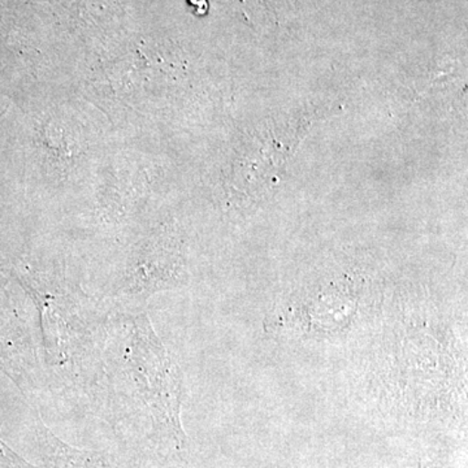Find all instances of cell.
Segmentation results:
<instances>
[{"instance_id":"obj_4","label":"cell","mask_w":468,"mask_h":468,"mask_svg":"<svg viewBox=\"0 0 468 468\" xmlns=\"http://www.w3.org/2000/svg\"><path fill=\"white\" fill-rule=\"evenodd\" d=\"M406 468H423L421 466H410V467H406Z\"/></svg>"},{"instance_id":"obj_3","label":"cell","mask_w":468,"mask_h":468,"mask_svg":"<svg viewBox=\"0 0 468 468\" xmlns=\"http://www.w3.org/2000/svg\"><path fill=\"white\" fill-rule=\"evenodd\" d=\"M42 457L48 468H116L100 452L72 448L58 440L48 428H39Z\"/></svg>"},{"instance_id":"obj_2","label":"cell","mask_w":468,"mask_h":468,"mask_svg":"<svg viewBox=\"0 0 468 468\" xmlns=\"http://www.w3.org/2000/svg\"><path fill=\"white\" fill-rule=\"evenodd\" d=\"M369 291H354L347 285H325L318 289L292 291L276 307L275 320L289 331L307 338H335L349 334L359 322L362 307H367Z\"/></svg>"},{"instance_id":"obj_1","label":"cell","mask_w":468,"mask_h":468,"mask_svg":"<svg viewBox=\"0 0 468 468\" xmlns=\"http://www.w3.org/2000/svg\"><path fill=\"white\" fill-rule=\"evenodd\" d=\"M131 362L133 377L149 406L154 426L176 451H184L186 436L181 424L180 369L155 335L146 315L134 319Z\"/></svg>"}]
</instances>
